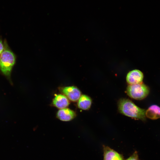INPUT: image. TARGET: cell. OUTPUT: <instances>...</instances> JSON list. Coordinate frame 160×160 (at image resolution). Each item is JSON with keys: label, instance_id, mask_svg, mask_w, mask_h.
I'll list each match as a JSON object with an SVG mask.
<instances>
[{"label": "cell", "instance_id": "obj_5", "mask_svg": "<svg viewBox=\"0 0 160 160\" xmlns=\"http://www.w3.org/2000/svg\"><path fill=\"white\" fill-rule=\"evenodd\" d=\"M103 160H125L122 155L111 148L103 145Z\"/></svg>", "mask_w": 160, "mask_h": 160}, {"label": "cell", "instance_id": "obj_11", "mask_svg": "<svg viewBox=\"0 0 160 160\" xmlns=\"http://www.w3.org/2000/svg\"><path fill=\"white\" fill-rule=\"evenodd\" d=\"M125 160H139L137 152L135 151L132 155Z\"/></svg>", "mask_w": 160, "mask_h": 160}, {"label": "cell", "instance_id": "obj_3", "mask_svg": "<svg viewBox=\"0 0 160 160\" xmlns=\"http://www.w3.org/2000/svg\"><path fill=\"white\" fill-rule=\"evenodd\" d=\"M126 92L131 98L136 100H142L146 97L149 92V89L145 84H140L129 85Z\"/></svg>", "mask_w": 160, "mask_h": 160}, {"label": "cell", "instance_id": "obj_4", "mask_svg": "<svg viewBox=\"0 0 160 160\" xmlns=\"http://www.w3.org/2000/svg\"><path fill=\"white\" fill-rule=\"evenodd\" d=\"M60 90L68 99L73 102L78 100L81 95L80 91L77 87L73 86L62 87Z\"/></svg>", "mask_w": 160, "mask_h": 160}, {"label": "cell", "instance_id": "obj_6", "mask_svg": "<svg viewBox=\"0 0 160 160\" xmlns=\"http://www.w3.org/2000/svg\"><path fill=\"white\" fill-rule=\"evenodd\" d=\"M143 73L140 71L135 69L129 72L126 76V81L129 85L142 83L143 79Z\"/></svg>", "mask_w": 160, "mask_h": 160}, {"label": "cell", "instance_id": "obj_10", "mask_svg": "<svg viewBox=\"0 0 160 160\" xmlns=\"http://www.w3.org/2000/svg\"><path fill=\"white\" fill-rule=\"evenodd\" d=\"M92 103V100L89 96L82 95L78 100L77 105L79 108L86 110L90 108Z\"/></svg>", "mask_w": 160, "mask_h": 160}, {"label": "cell", "instance_id": "obj_2", "mask_svg": "<svg viewBox=\"0 0 160 160\" xmlns=\"http://www.w3.org/2000/svg\"><path fill=\"white\" fill-rule=\"evenodd\" d=\"M15 61L13 53L7 47L4 46L0 56V69L4 75L7 76H9Z\"/></svg>", "mask_w": 160, "mask_h": 160}, {"label": "cell", "instance_id": "obj_12", "mask_svg": "<svg viewBox=\"0 0 160 160\" xmlns=\"http://www.w3.org/2000/svg\"><path fill=\"white\" fill-rule=\"evenodd\" d=\"M4 49V47L2 41L0 40V56Z\"/></svg>", "mask_w": 160, "mask_h": 160}, {"label": "cell", "instance_id": "obj_8", "mask_svg": "<svg viewBox=\"0 0 160 160\" xmlns=\"http://www.w3.org/2000/svg\"><path fill=\"white\" fill-rule=\"evenodd\" d=\"M69 103L68 99L62 94L57 95L52 101L53 105L60 109L66 108L69 105Z\"/></svg>", "mask_w": 160, "mask_h": 160}, {"label": "cell", "instance_id": "obj_9", "mask_svg": "<svg viewBox=\"0 0 160 160\" xmlns=\"http://www.w3.org/2000/svg\"><path fill=\"white\" fill-rule=\"evenodd\" d=\"M145 115L147 118L152 120L160 118V107L156 105H151L146 110Z\"/></svg>", "mask_w": 160, "mask_h": 160}, {"label": "cell", "instance_id": "obj_1", "mask_svg": "<svg viewBox=\"0 0 160 160\" xmlns=\"http://www.w3.org/2000/svg\"><path fill=\"white\" fill-rule=\"evenodd\" d=\"M118 108L120 112L126 116L143 121L146 120L145 110L138 107L129 99H120Z\"/></svg>", "mask_w": 160, "mask_h": 160}, {"label": "cell", "instance_id": "obj_7", "mask_svg": "<svg viewBox=\"0 0 160 160\" xmlns=\"http://www.w3.org/2000/svg\"><path fill=\"white\" fill-rule=\"evenodd\" d=\"M76 116L75 112L67 108L60 109L57 112V117L60 120L65 121H70Z\"/></svg>", "mask_w": 160, "mask_h": 160}]
</instances>
